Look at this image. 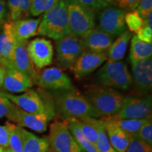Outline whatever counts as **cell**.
<instances>
[{
	"mask_svg": "<svg viewBox=\"0 0 152 152\" xmlns=\"http://www.w3.org/2000/svg\"><path fill=\"white\" fill-rule=\"evenodd\" d=\"M55 113L58 117L68 118L82 119L92 117V111L90 104L84 95H82L75 88L70 90L53 92Z\"/></svg>",
	"mask_w": 152,
	"mask_h": 152,
	"instance_id": "1",
	"label": "cell"
},
{
	"mask_svg": "<svg viewBox=\"0 0 152 152\" xmlns=\"http://www.w3.org/2000/svg\"><path fill=\"white\" fill-rule=\"evenodd\" d=\"M94 118H106L116 114L122 107L125 96L118 91L105 87H93L85 95Z\"/></svg>",
	"mask_w": 152,
	"mask_h": 152,
	"instance_id": "2",
	"label": "cell"
},
{
	"mask_svg": "<svg viewBox=\"0 0 152 152\" xmlns=\"http://www.w3.org/2000/svg\"><path fill=\"white\" fill-rule=\"evenodd\" d=\"M70 34L67 0H59L52 8L44 13L38 26L37 35L56 41Z\"/></svg>",
	"mask_w": 152,
	"mask_h": 152,
	"instance_id": "3",
	"label": "cell"
},
{
	"mask_svg": "<svg viewBox=\"0 0 152 152\" xmlns=\"http://www.w3.org/2000/svg\"><path fill=\"white\" fill-rule=\"evenodd\" d=\"M96 83L102 87L114 90H127L132 84V75L124 61H110L99 70L96 75Z\"/></svg>",
	"mask_w": 152,
	"mask_h": 152,
	"instance_id": "4",
	"label": "cell"
},
{
	"mask_svg": "<svg viewBox=\"0 0 152 152\" xmlns=\"http://www.w3.org/2000/svg\"><path fill=\"white\" fill-rule=\"evenodd\" d=\"M4 94L13 104L25 112L34 114L45 113L51 120L55 116L54 102L49 94L42 96L32 89L20 95L6 92Z\"/></svg>",
	"mask_w": 152,
	"mask_h": 152,
	"instance_id": "5",
	"label": "cell"
},
{
	"mask_svg": "<svg viewBox=\"0 0 152 152\" xmlns=\"http://www.w3.org/2000/svg\"><path fill=\"white\" fill-rule=\"evenodd\" d=\"M67 12L71 35L81 37L95 28L94 11L76 0H67Z\"/></svg>",
	"mask_w": 152,
	"mask_h": 152,
	"instance_id": "6",
	"label": "cell"
},
{
	"mask_svg": "<svg viewBox=\"0 0 152 152\" xmlns=\"http://www.w3.org/2000/svg\"><path fill=\"white\" fill-rule=\"evenodd\" d=\"M49 145L57 152H82L64 121H56L49 125Z\"/></svg>",
	"mask_w": 152,
	"mask_h": 152,
	"instance_id": "7",
	"label": "cell"
},
{
	"mask_svg": "<svg viewBox=\"0 0 152 152\" xmlns=\"http://www.w3.org/2000/svg\"><path fill=\"white\" fill-rule=\"evenodd\" d=\"M151 95L125 97L120 111L111 119H142L151 116Z\"/></svg>",
	"mask_w": 152,
	"mask_h": 152,
	"instance_id": "8",
	"label": "cell"
},
{
	"mask_svg": "<svg viewBox=\"0 0 152 152\" xmlns=\"http://www.w3.org/2000/svg\"><path fill=\"white\" fill-rule=\"evenodd\" d=\"M56 49L57 62L64 69L71 68L85 51L80 38L71 34L56 40Z\"/></svg>",
	"mask_w": 152,
	"mask_h": 152,
	"instance_id": "9",
	"label": "cell"
},
{
	"mask_svg": "<svg viewBox=\"0 0 152 152\" xmlns=\"http://www.w3.org/2000/svg\"><path fill=\"white\" fill-rule=\"evenodd\" d=\"M126 11L117 7H110L100 11L98 16L99 29L115 37L126 30L125 16Z\"/></svg>",
	"mask_w": 152,
	"mask_h": 152,
	"instance_id": "10",
	"label": "cell"
},
{
	"mask_svg": "<svg viewBox=\"0 0 152 152\" xmlns=\"http://www.w3.org/2000/svg\"><path fill=\"white\" fill-rule=\"evenodd\" d=\"M134 91L139 96L149 95L152 89L151 58L131 63Z\"/></svg>",
	"mask_w": 152,
	"mask_h": 152,
	"instance_id": "11",
	"label": "cell"
},
{
	"mask_svg": "<svg viewBox=\"0 0 152 152\" xmlns=\"http://www.w3.org/2000/svg\"><path fill=\"white\" fill-rule=\"evenodd\" d=\"M36 84L44 90L52 91L70 90L74 89L68 75L58 68H49L39 74Z\"/></svg>",
	"mask_w": 152,
	"mask_h": 152,
	"instance_id": "12",
	"label": "cell"
},
{
	"mask_svg": "<svg viewBox=\"0 0 152 152\" xmlns=\"http://www.w3.org/2000/svg\"><path fill=\"white\" fill-rule=\"evenodd\" d=\"M27 52L33 65L39 69L52 64L53 45L51 41L45 38L38 37L28 42Z\"/></svg>",
	"mask_w": 152,
	"mask_h": 152,
	"instance_id": "13",
	"label": "cell"
},
{
	"mask_svg": "<svg viewBox=\"0 0 152 152\" xmlns=\"http://www.w3.org/2000/svg\"><path fill=\"white\" fill-rule=\"evenodd\" d=\"M8 119L21 128H28L39 133L46 132L47 124L51 121V118L47 114L29 113L17 106Z\"/></svg>",
	"mask_w": 152,
	"mask_h": 152,
	"instance_id": "14",
	"label": "cell"
},
{
	"mask_svg": "<svg viewBox=\"0 0 152 152\" xmlns=\"http://www.w3.org/2000/svg\"><path fill=\"white\" fill-rule=\"evenodd\" d=\"M106 53L84 51L72 66V71L77 78H83L93 73L106 61Z\"/></svg>",
	"mask_w": 152,
	"mask_h": 152,
	"instance_id": "15",
	"label": "cell"
},
{
	"mask_svg": "<svg viewBox=\"0 0 152 152\" xmlns=\"http://www.w3.org/2000/svg\"><path fill=\"white\" fill-rule=\"evenodd\" d=\"M27 40L16 39L14 54V66L18 71L26 74L36 84L39 73L35 69V66L30 60L27 52Z\"/></svg>",
	"mask_w": 152,
	"mask_h": 152,
	"instance_id": "16",
	"label": "cell"
},
{
	"mask_svg": "<svg viewBox=\"0 0 152 152\" xmlns=\"http://www.w3.org/2000/svg\"><path fill=\"white\" fill-rule=\"evenodd\" d=\"M33 81L23 72L15 67H5V76L2 89L9 92H23L30 90Z\"/></svg>",
	"mask_w": 152,
	"mask_h": 152,
	"instance_id": "17",
	"label": "cell"
},
{
	"mask_svg": "<svg viewBox=\"0 0 152 152\" xmlns=\"http://www.w3.org/2000/svg\"><path fill=\"white\" fill-rule=\"evenodd\" d=\"M16 38L13 30V22H5L0 33V57L4 67H14V54Z\"/></svg>",
	"mask_w": 152,
	"mask_h": 152,
	"instance_id": "18",
	"label": "cell"
},
{
	"mask_svg": "<svg viewBox=\"0 0 152 152\" xmlns=\"http://www.w3.org/2000/svg\"><path fill=\"white\" fill-rule=\"evenodd\" d=\"M113 37L98 28H94L85 34L80 39L83 47L87 50L106 53L113 42Z\"/></svg>",
	"mask_w": 152,
	"mask_h": 152,
	"instance_id": "19",
	"label": "cell"
},
{
	"mask_svg": "<svg viewBox=\"0 0 152 152\" xmlns=\"http://www.w3.org/2000/svg\"><path fill=\"white\" fill-rule=\"evenodd\" d=\"M104 121L105 129L111 146L117 152H125L128 149L132 134L125 132L106 118Z\"/></svg>",
	"mask_w": 152,
	"mask_h": 152,
	"instance_id": "20",
	"label": "cell"
},
{
	"mask_svg": "<svg viewBox=\"0 0 152 152\" xmlns=\"http://www.w3.org/2000/svg\"><path fill=\"white\" fill-rule=\"evenodd\" d=\"M41 17L33 18H23L13 22V30L15 38L21 40H28L37 35V28Z\"/></svg>",
	"mask_w": 152,
	"mask_h": 152,
	"instance_id": "21",
	"label": "cell"
},
{
	"mask_svg": "<svg viewBox=\"0 0 152 152\" xmlns=\"http://www.w3.org/2000/svg\"><path fill=\"white\" fill-rule=\"evenodd\" d=\"M133 36L129 30H125L117 39L112 43L106 52V58L110 61H119L124 57L127 51L128 43Z\"/></svg>",
	"mask_w": 152,
	"mask_h": 152,
	"instance_id": "22",
	"label": "cell"
},
{
	"mask_svg": "<svg viewBox=\"0 0 152 152\" xmlns=\"http://www.w3.org/2000/svg\"><path fill=\"white\" fill-rule=\"evenodd\" d=\"M23 152H45L49 147L47 137H39L23 128Z\"/></svg>",
	"mask_w": 152,
	"mask_h": 152,
	"instance_id": "23",
	"label": "cell"
},
{
	"mask_svg": "<svg viewBox=\"0 0 152 152\" xmlns=\"http://www.w3.org/2000/svg\"><path fill=\"white\" fill-rule=\"evenodd\" d=\"M152 56V44L142 42L133 35L131 40L130 50L129 58L130 62L147 59L151 58Z\"/></svg>",
	"mask_w": 152,
	"mask_h": 152,
	"instance_id": "24",
	"label": "cell"
},
{
	"mask_svg": "<svg viewBox=\"0 0 152 152\" xmlns=\"http://www.w3.org/2000/svg\"><path fill=\"white\" fill-rule=\"evenodd\" d=\"M64 122L67 125L68 130H70L73 138L78 144L82 151L84 152H98L94 144L90 143L85 139L80 128L77 119L68 118L64 120Z\"/></svg>",
	"mask_w": 152,
	"mask_h": 152,
	"instance_id": "25",
	"label": "cell"
},
{
	"mask_svg": "<svg viewBox=\"0 0 152 152\" xmlns=\"http://www.w3.org/2000/svg\"><path fill=\"white\" fill-rule=\"evenodd\" d=\"M30 2L31 0H8L9 21L14 22L29 16Z\"/></svg>",
	"mask_w": 152,
	"mask_h": 152,
	"instance_id": "26",
	"label": "cell"
},
{
	"mask_svg": "<svg viewBox=\"0 0 152 152\" xmlns=\"http://www.w3.org/2000/svg\"><path fill=\"white\" fill-rule=\"evenodd\" d=\"M93 121L96 126L98 134L97 140L94 144L98 152H117L110 143L105 129L104 120L102 118L98 119L93 118Z\"/></svg>",
	"mask_w": 152,
	"mask_h": 152,
	"instance_id": "27",
	"label": "cell"
},
{
	"mask_svg": "<svg viewBox=\"0 0 152 152\" xmlns=\"http://www.w3.org/2000/svg\"><path fill=\"white\" fill-rule=\"evenodd\" d=\"M116 126L130 134H135L146 123L151 121V116L142 119H111L106 118Z\"/></svg>",
	"mask_w": 152,
	"mask_h": 152,
	"instance_id": "28",
	"label": "cell"
},
{
	"mask_svg": "<svg viewBox=\"0 0 152 152\" xmlns=\"http://www.w3.org/2000/svg\"><path fill=\"white\" fill-rule=\"evenodd\" d=\"M5 125L9 133V148L14 152H23V128L11 122Z\"/></svg>",
	"mask_w": 152,
	"mask_h": 152,
	"instance_id": "29",
	"label": "cell"
},
{
	"mask_svg": "<svg viewBox=\"0 0 152 152\" xmlns=\"http://www.w3.org/2000/svg\"><path fill=\"white\" fill-rule=\"evenodd\" d=\"M80 128L85 139L88 142L95 144L98 138L97 130L95 126L93 118L87 117L82 119H77Z\"/></svg>",
	"mask_w": 152,
	"mask_h": 152,
	"instance_id": "30",
	"label": "cell"
},
{
	"mask_svg": "<svg viewBox=\"0 0 152 152\" xmlns=\"http://www.w3.org/2000/svg\"><path fill=\"white\" fill-rule=\"evenodd\" d=\"M59 0H31L30 14L38 16L52 8Z\"/></svg>",
	"mask_w": 152,
	"mask_h": 152,
	"instance_id": "31",
	"label": "cell"
},
{
	"mask_svg": "<svg viewBox=\"0 0 152 152\" xmlns=\"http://www.w3.org/2000/svg\"><path fill=\"white\" fill-rule=\"evenodd\" d=\"M125 25L128 26L129 31L137 33L143 27V20L136 10L126 12L125 16Z\"/></svg>",
	"mask_w": 152,
	"mask_h": 152,
	"instance_id": "32",
	"label": "cell"
},
{
	"mask_svg": "<svg viewBox=\"0 0 152 152\" xmlns=\"http://www.w3.org/2000/svg\"><path fill=\"white\" fill-rule=\"evenodd\" d=\"M125 152H152V146L149 145L133 134L131 135L128 149Z\"/></svg>",
	"mask_w": 152,
	"mask_h": 152,
	"instance_id": "33",
	"label": "cell"
},
{
	"mask_svg": "<svg viewBox=\"0 0 152 152\" xmlns=\"http://www.w3.org/2000/svg\"><path fill=\"white\" fill-rule=\"evenodd\" d=\"M76 1L94 12L100 11L106 7L114 4L112 0H76Z\"/></svg>",
	"mask_w": 152,
	"mask_h": 152,
	"instance_id": "34",
	"label": "cell"
},
{
	"mask_svg": "<svg viewBox=\"0 0 152 152\" xmlns=\"http://www.w3.org/2000/svg\"><path fill=\"white\" fill-rule=\"evenodd\" d=\"M16 108V106L6 96L4 92L0 91V118H8Z\"/></svg>",
	"mask_w": 152,
	"mask_h": 152,
	"instance_id": "35",
	"label": "cell"
},
{
	"mask_svg": "<svg viewBox=\"0 0 152 152\" xmlns=\"http://www.w3.org/2000/svg\"><path fill=\"white\" fill-rule=\"evenodd\" d=\"M134 134L143 142L152 146V121H150L144 125Z\"/></svg>",
	"mask_w": 152,
	"mask_h": 152,
	"instance_id": "36",
	"label": "cell"
},
{
	"mask_svg": "<svg viewBox=\"0 0 152 152\" xmlns=\"http://www.w3.org/2000/svg\"><path fill=\"white\" fill-rule=\"evenodd\" d=\"M117 7L124 11H134L137 8L140 0H112Z\"/></svg>",
	"mask_w": 152,
	"mask_h": 152,
	"instance_id": "37",
	"label": "cell"
},
{
	"mask_svg": "<svg viewBox=\"0 0 152 152\" xmlns=\"http://www.w3.org/2000/svg\"><path fill=\"white\" fill-rule=\"evenodd\" d=\"M136 11L142 19L144 18L152 11V0H140Z\"/></svg>",
	"mask_w": 152,
	"mask_h": 152,
	"instance_id": "38",
	"label": "cell"
},
{
	"mask_svg": "<svg viewBox=\"0 0 152 152\" xmlns=\"http://www.w3.org/2000/svg\"><path fill=\"white\" fill-rule=\"evenodd\" d=\"M140 40L147 43L152 42V28L142 27L135 35Z\"/></svg>",
	"mask_w": 152,
	"mask_h": 152,
	"instance_id": "39",
	"label": "cell"
},
{
	"mask_svg": "<svg viewBox=\"0 0 152 152\" xmlns=\"http://www.w3.org/2000/svg\"><path fill=\"white\" fill-rule=\"evenodd\" d=\"M0 147L9 148V133L6 125H0Z\"/></svg>",
	"mask_w": 152,
	"mask_h": 152,
	"instance_id": "40",
	"label": "cell"
},
{
	"mask_svg": "<svg viewBox=\"0 0 152 152\" xmlns=\"http://www.w3.org/2000/svg\"><path fill=\"white\" fill-rule=\"evenodd\" d=\"M7 18V3L5 0H0V25L5 23Z\"/></svg>",
	"mask_w": 152,
	"mask_h": 152,
	"instance_id": "41",
	"label": "cell"
},
{
	"mask_svg": "<svg viewBox=\"0 0 152 152\" xmlns=\"http://www.w3.org/2000/svg\"><path fill=\"white\" fill-rule=\"evenodd\" d=\"M142 20H143V27L152 28V11Z\"/></svg>",
	"mask_w": 152,
	"mask_h": 152,
	"instance_id": "42",
	"label": "cell"
},
{
	"mask_svg": "<svg viewBox=\"0 0 152 152\" xmlns=\"http://www.w3.org/2000/svg\"><path fill=\"white\" fill-rule=\"evenodd\" d=\"M5 76V67L1 66L0 67V91L2 89V85L4 83V79Z\"/></svg>",
	"mask_w": 152,
	"mask_h": 152,
	"instance_id": "43",
	"label": "cell"
},
{
	"mask_svg": "<svg viewBox=\"0 0 152 152\" xmlns=\"http://www.w3.org/2000/svg\"><path fill=\"white\" fill-rule=\"evenodd\" d=\"M45 152H57V151H55L54 149H53L52 148H51L50 147H49L48 149H47Z\"/></svg>",
	"mask_w": 152,
	"mask_h": 152,
	"instance_id": "44",
	"label": "cell"
},
{
	"mask_svg": "<svg viewBox=\"0 0 152 152\" xmlns=\"http://www.w3.org/2000/svg\"><path fill=\"white\" fill-rule=\"evenodd\" d=\"M1 152H14L12 150H11L9 148H6V149H3Z\"/></svg>",
	"mask_w": 152,
	"mask_h": 152,
	"instance_id": "45",
	"label": "cell"
},
{
	"mask_svg": "<svg viewBox=\"0 0 152 152\" xmlns=\"http://www.w3.org/2000/svg\"><path fill=\"white\" fill-rule=\"evenodd\" d=\"M1 66H4V63H3L2 59H1V57H0V67H1Z\"/></svg>",
	"mask_w": 152,
	"mask_h": 152,
	"instance_id": "46",
	"label": "cell"
},
{
	"mask_svg": "<svg viewBox=\"0 0 152 152\" xmlns=\"http://www.w3.org/2000/svg\"><path fill=\"white\" fill-rule=\"evenodd\" d=\"M2 148H1V147H0V152H1V151H2Z\"/></svg>",
	"mask_w": 152,
	"mask_h": 152,
	"instance_id": "47",
	"label": "cell"
}]
</instances>
